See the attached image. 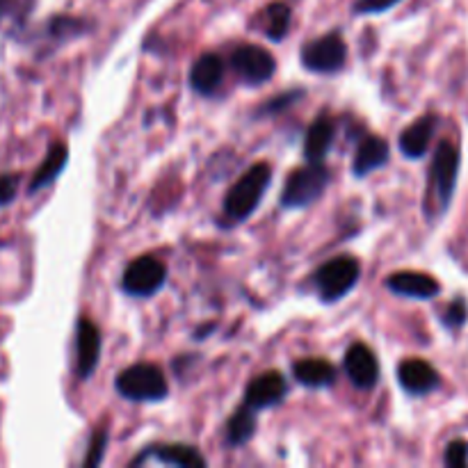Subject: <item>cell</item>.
<instances>
[{
    "instance_id": "obj_5",
    "label": "cell",
    "mask_w": 468,
    "mask_h": 468,
    "mask_svg": "<svg viewBox=\"0 0 468 468\" xmlns=\"http://www.w3.org/2000/svg\"><path fill=\"white\" fill-rule=\"evenodd\" d=\"M457 172H460V151L451 142H441L437 146V154H434L432 169H430V195L437 199V208L441 213L452 201Z\"/></svg>"
},
{
    "instance_id": "obj_1",
    "label": "cell",
    "mask_w": 468,
    "mask_h": 468,
    "mask_svg": "<svg viewBox=\"0 0 468 468\" xmlns=\"http://www.w3.org/2000/svg\"><path fill=\"white\" fill-rule=\"evenodd\" d=\"M270 178H272V169L268 163L254 165L238 178L236 186L229 190L227 199H224V215L229 218V222H245L259 208L270 186Z\"/></svg>"
},
{
    "instance_id": "obj_29",
    "label": "cell",
    "mask_w": 468,
    "mask_h": 468,
    "mask_svg": "<svg viewBox=\"0 0 468 468\" xmlns=\"http://www.w3.org/2000/svg\"><path fill=\"white\" fill-rule=\"evenodd\" d=\"M9 9V0H0V21H3V16L7 14Z\"/></svg>"
},
{
    "instance_id": "obj_13",
    "label": "cell",
    "mask_w": 468,
    "mask_h": 468,
    "mask_svg": "<svg viewBox=\"0 0 468 468\" xmlns=\"http://www.w3.org/2000/svg\"><path fill=\"white\" fill-rule=\"evenodd\" d=\"M398 382L411 396H428L439 387V373L425 359H405L398 366Z\"/></svg>"
},
{
    "instance_id": "obj_16",
    "label": "cell",
    "mask_w": 468,
    "mask_h": 468,
    "mask_svg": "<svg viewBox=\"0 0 468 468\" xmlns=\"http://www.w3.org/2000/svg\"><path fill=\"white\" fill-rule=\"evenodd\" d=\"M336 140V122L329 114H320L304 137V158L306 163H323L324 155Z\"/></svg>"
},
{
    "instance_id": "obj_12",
    "label": "cell",
    "mask_w": 468,
    "mask_h": 468,
    "mask_svg": "<svg viewBox=\"0 0 468 468\" xmlns=\"http://www.w3.org/2000/svg\"><path fill=\"white\" fill-rule=\"evenodd\" d=\"M158 462V464L178 466V468H204L206 460L197 448L183 446V443H169V446H151L140 452V457L133 460V466L142 462Z\"/></svg>"
},
{
    "instance_id": "obj_18",
    "label": "cell",
    "mask_w": 468,
    "mask_h": 468,
    "mask_svg": "<svg viewBox=\"0 0 468 468\" xmlns=\"http://www.w3.org/2000/svg\"><path fill=\"white\" fill-rule=\"evenodd\" d=\"M439 119L428 114V117H420L411 123L410 128H405L400 135V149L407 158L416 160L423 158L430 149V142H432L434 131H437Z\"/></svg>"
},
{
    "instance_id": "obj_24",
    "label": "cell",
    "mask_w": 468,
    "mask_h": 468,
    "mask_svg": "<svg viewBox=\"0 0 468 468\" xmlns=\"http://www.w3.org/2000/svg\"><path fill=\"white\" fill-rule=\"evenodd\" d=\"M105 443H108V434H105V432H96L94 437H91L90 451H87V457H85V462H82V466L101 464V460H103Z\"/></svg>"
},
{
    "instance_id": "obj_19",
    "label": "cell",
    "mask_w": 468,
    "mask_h": 468,
    "mask_svg": "<svg viewBox=\"0 0 468 468\" xmlns=\"http://www.w3.org/2000/svg\"><path fill=\"white\" fill-rule=\"evenodd\" d=\"M292 375H295V379L302 387L309 388H324L336 382V368L327 359H320V356L295 361Z\"/></svg>"
},
{
    "instance_id": "obj_17",
    "label": "cell",
    "mask_w": 468,
    "mask_h": 468,
    "mask_svg": "<svg viewBox=\"0 0 468 468\" xmlns=\"http://www.w3.org/2000/svg\"><path fill=\"white\" fill-rule=\"evenodd\" d=\"M388 155H391V146L384 137L378 135H368L364 142L359 144L355 154V163H352V172L355 176L364 178L368 174H373L375 169L384 167L388 163Z\"/></svg>"
},
{
    "instance_id": "obj_23",
    "label": "cell",
    "mask_w": 468,
    "mask_h": 468,
    "mask_svg": "<svg viewBox=\"0 0 468 468\" xmlns=\"http://www.w3.org/2000/svg\"><path fill=\"white\" fill-rule=\"evenodd\" d=\"M18 176L16 174H3L0 176V208L12 204L16 199V192H18Z\"/></svg>"
},
{
    "instance_id": "obj_11",
    "label": "cell",
    "mask_w": 468,
    "mask_h": 468,
    "mask_svg": "<svg viewBox=\"0 0 468 468\" xmlns=\"http://www.w3.org/2000/svg\"><path fill=\"white\" fill-rule=\"evenodd\" d=\"M101 334L90 318L78 320L76 327V373L80 379H90L99 366Z\"/></svg>"
},
{
    "instance_id": "obj_20",
    "label": "cell",
    "mask_w": 468,
    "mask_h": 468,
    "mask_svg": "<svg viewBox=\"0 0 468 468\" xmlns=\"http://www.w3.org/2000/svg\"><path fill=\"white\" fill-rule=\"evenodd\" d=\"M67 160H69L67 144H62V142H55V144L48 149V154H46L44 163L39 165V169H37L35 176H32L27 192H30V195H35V192L48 187L50 183H53L59 174H62V169L67 167Z\"/></svg>"
},
{
    "instance_id": "obj_9",
    "label": "cell",
    "mask_w": 468,
    "mask_h": 468,
    "mask_svg": "<svg viewBox=\"0 0 468 468\" xmlns=\"http://www.w3.org/2000/svg\"><path fill=\"white\" fill-rule=\"evenodd\" d=\"M286 393V378L279 370H268V373H261L259 378H254L247 384L245 405H250L256 411L270 410V407H277L279 402H283Z\"/></svg>"
},
{
    "instance_id": "obj_10",
    "label": "cell",
    "mask_w": 468,
    "mask_h": 468,
    "mask_svg": "<svg viewBox=\"0 0 468 468\" xmlns=\"http://www.w3.org/2000/svg\"><path fill=\"white\" fill-rule=\"evenodd\" d=\"M343 366H346L347 378H350V382L355 384L356 388L370 391V388L379 382L378 356H375V352L370 350L368 346H364V343L350 346V350L346 352V359H343Z\"/></svg>"
},
{
    "instance_id": "obj_28",
    "label": "cell",
    "mask_w": 468,
    "mask_h": 468,
    "mask_svg": "<svg viewBox=\"0 0 468 468\" xmlns=\"http://www.w3.org/2000/svg\"><path fill=\"white\" fill-rule=\"evenodd\" d=\"M297 96H302V91H291V94H283V96H279V99H272V101H268V105H265L263 110H261V114L263 112H279V110H283V108H288V105L292 103V101L297 99Z\"/></svg>"
},
{
    "instance_id": "obj_15",
    "label": "cell",
    "mask_w": 468,
    "mask_h": 468,
    "mask_svg": "<svg viewBox=\"0 0 468 468\" xmlns=\"http://www.w3.org/2000/svg\"><path fill=\"white\" fill-rule=\"evenodd\" d=\"M224 80V59L215 53L201 55L190 71V85L197 94L213 96L222 87Z\"/></svg>"
},
{
    "instance_id": "obj_14",
    "label": "cell",
    "mask_w": 468,
    "mask_h": 468,
    "mask_svg": "<svg viewBox=\"0 0 468 468\" xmlns=\"http://www.w3.org/2000/svg\"><path fill=\"white\" fill-rule=\"evenodd\" d=\"M387 288L410 300H432L441 292L437 279L423 272H396L387 279Z\"/></svg>"
},
{
    "instance_id": "obj_4",
    "label": "cell",
    "mask_w": 468,
    "mask_h": 468,
    "mask_svg": "<svg viewBox=\"0 0 468 468\" xmlns=\"http://www.w3.org/2000/svg\"><path fill=\"white\" fill-rule=\"evenodd\" d=\"M359 277V261L352 259V256H336V259L327 261L315 270L314 288L324 304H334L356 286Z\"/></svg>"
},
{
    "instance_id": "obj_8",
    "label": "cell",
    "mask_w": 468,
    "mask_h": 468,
    "mask_svg": "<svg viewBox=\"0 0 468 468\" xmlns=\"http://www.w3.org/2000/svg\"><path fill=\"white\" fill-rule=\"evenodd\" d=\"M231 67L236 76L242 82H247V85H263V82H268L274 76L277 62H274L272 53L265 50L263 46L245 44L233 50Z\"/></svg>"
},
{
    "instance_id": "obj_22",
    "label": "cell",
    "mask_w": 468,
    "mask_h": 468,
    "mask_svg": "<svg viewBox=\"0 0 468 468\" xmlns=\"http://www.w3.org/2000/svg\"><path fill=\"white\" fill-rule=\"evenodd\" d=\"M265 18V35L272 41H282L288 35L291 27V7L286 3H274L270 5L263 12Z\"/></svg>"
},
{
    "instance_id": "obj_7",
    "label": "cell",
    "mask_w": 468,
    "mask_h": 468,
    "mask_svg": "<svg viewBox=\"0 0 468 468\" xmlns=\"http://www.w3.org/2000/svg\"><path fill=\"white\" fill-rule=\"evenodd\" d=\"M167 282V268L155 256H140L123 270L122 288L131 297H151Z\"/></svg>"
},
{
    "instance_id": "obj_2",
    "label": "cell",
    "mask_w": 468,
    "mask_h": 468,
    "mask_svg": "<svg viewBox=\"0 0 468 468\" xmlns=\"http://www.w3.org/2000/svg\"><path fill=\"white\" fill-rule=\"evenodd\" d=\"M119 396L133 402H158L165 400L169 393L167 378L163 370L154 364H135L117 375Z\"/></svg>"
},
{
    "instance_id": "obj_3",
    "label": "cell",
    "mask_w": 468,
    "mask_h": 468,
    "mask_svg": "<svg viewBox=\"0 0 468 468\" xmlns=\"http://www.w3.org/2000/svg\"><path fill=\"white\" fill-rule=\"evenodd\" d=\"M329 183H332V169L324 167L323 163H309L306 167L295 169L282 190V206L292 210L306 208L323 197Z\"/></svg>"
},
{
    "instance_id": "obj_6",
    "label": "cell",
    "mask_w": 468,
    "mask_h": 468,
    "mask_svg": "<svg viewBox=\"0 0 468 468\" xmlns=\"http://www.w3.org/2000/svg\"><path fill=\"white\" fill-rule=\"evenodd\" d=\"M300 59L302 67L311 73H336L346 64L347 46L341 39V35L332 32V35H324L304 44Z\"/></svg>"
},
{
    "instance_id": "obj_26",
    "label": "cell",
    "mask_w": 468,
    "mask_h": 468,
    "mask_svg": "<svg viewBox=\"0 0 468 468\" xmlns=\"http://www.w3.org/2000/svg\"><path fill=\"white\" fill-rule=\"evenodd\" d=\"M400 0H356L355 14H382L387 9L396 7Z\"/></svg>"
},
{
    "instance_id": "obj_21",
    "label": "cell",
    "mask_w": 468,
    "mask_h": 468,
    "mask_svg": "<svg viewBox=\"0 0 468 468\" xmlns=\"http://www.w3.org/2000/svg\"><path fill=\"white\" fill-rule=\"evenodd\" d=\"M256 419H259V411L251 410L250 405L242 402L233 416L227 423V443L229 446H245L256 432Z\"/></svg>"
},
{
    "instance_id": "obj_25",
    "label": "cell",
    "mask_w": 468,
    "mask_h": 468,
    "mask_svg": "<svg viewBox=\"0 0 468 468\" xmlns=\"http://www.w3.org/2000/svg\"><path fill=\"white\" fill-rule=\"evenodd\" d=\"M466 318H468V309H466V304L462 300H457V302H452L451 306H448V311L446 314H443V324H446V327H462V324L466 323Z\"/></svg>"
},
{
    "instance_id": "obj_27",
    "label": "cell",
    "mask_w": 468,
    "mask_h": 468,
    "mask_svg": "<svg viewBox=\"0 0 468 468\" xmlns=\"http://www.w3.org/2000/svg\"><path fill=\"white\" fill-rule=\"evenodd\" d=\"M446 464L448 466H466L468 464V443L466 441H452L446 451Z\"/></svg>"
}]
</instances>
